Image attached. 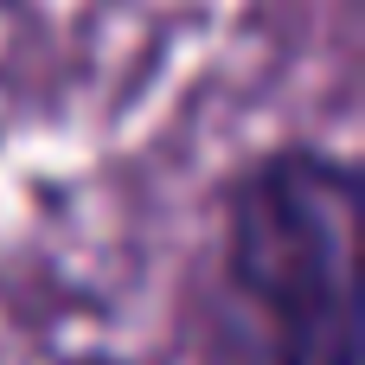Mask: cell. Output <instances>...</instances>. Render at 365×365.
Instances as JSON below:
<instances>
[{"mask_svg":"<svg viewBox=\"0 0 365 365\" xmlns=\"http://www.w3.org/2000/svg\"><path fill=\"white\" fill-rule=\"evenodd\" d=\"M218 365H359V167L346 154L282 141L231 180Z\"/></svg>","mask_w":365,"mask_h":365,"instance_id":"cell-1","label":"cell"}]
</instances>
